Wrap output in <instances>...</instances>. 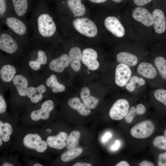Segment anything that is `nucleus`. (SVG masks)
I'll return each instance as SVG.
<instances>
[{
  "label": "nucleus",
  "instance_id": "nucleus-1",
  "mask_svg": "<svg viewBox=\"0 0 166 166\" xmlns=\"http://www.w3.org/2000/svg\"><path fill=\"white\" fill-rule=\"evenodd\" d=\"M6 152H17L48 163L51 161L50 151L38 126L18 125L11 144Z\"/></svg>",
  "mask_w": 166,
  "mask_h": 166
},
{
  "label": "nucleus",
  "instance_id": "nucleus-2",
  "mask_svg": "<svg viewBox=\"0 0 166 166\" xmlns=\"http://www.w3.org/2000/svg\"><path fill=\"white\" fill-rule=\"evenodd\" d=\"M34 4L28 20L32 30V39L45 43L61 39L57 33V24L46 0H34Z\"/></svg>",
  "mask_w": 166,
  "mask_h": 166
},
{
  "label": "nucleus",
  "instance_id": "nucleus-3",
  "mask_svg": "<svg viewBox=\"0 0 166 166\" xmlns=\"http://www.w3.org/2000/svg\"><path fill=\"white\" fill-rule=\"evenodd\" d=\"M133 33L141 43L147 47L154 45L153 19L151 10L136 6L124 13Z\"/></svg>",
  "mask_w": 166,
  "mask_h": 166
},
{
  "label": "nucleus",
  "instance_id": "nucleus-4",
  "mask_svg": "<svg viewBox=\"0 0 166 166\" xmlns=\"http://www.w3.org/2000/svg\"><path fill=\"white\" fill-rule=\"evenodd\" d=\"M104 25L107 31L114 39L119 40L120 44L132 42L142 45L124 15L121 17L115 15H108L104 20Z\"/></svg>",
  "mask_w": 166,
  "mask_h": 166
},
{
  "label": "nucleus",
  "instance_id": "nucleus-5",
  "mask_svg": "<svg viewBox=\"0 0 166 166\" xmlns=\"http://www.w3.org/2000/svg\"><path fill=\"white\" fill-rule=\"evenodd\" d=\"M54 103L51 99H48L35 109H30L20 117L22 125L26 126H37L54 121L53 112Z\"/></svg>",
  "mask_w": 166,
  "mask_h": 166
},
{
  "label": "nucleus",
  "instance_id": "nucleus-6",
  "mask_svg": "<svg viewBox=\"0 0 166 166\" xmlns=\"http://www.w3.org/2000/svg\"><path fill=\"white\" fill-rule=\"evenodd\" d=\"M149 53V50L143 45L127 42L120 44L115 57L117 62L134 68Z\"/></svg>",
  "mask_w": 166,
  "mask_h": 166
},
{
  "label": "nucleus",
  "instance_id": "nucleus-7",
  "mask_svg": "<svg viewBox=\"0 0 166 166\" xmlns=\"http://www.w3.org/2000/svg\"><path fill=\"white\" fill-rule=\"evenodd\" d=\"M19 119L16 112L0 116V151L7 150L10 146Z\"/></svg>",
  "mask_w": 166,
  "mask_h": 166
},
{
  "label": "nucleus",
  "instance_id": "nucleus-8",
  "mask_svg": "<svg viewBox=\"0 0 166 166\" xmlns=\"http://www.w3.org/2000/svg\"><path fill=\"white\" fill-rule=\"evenodd\" d=\"M134 72L144 78L150 88L166 87L149 54L134 68Z\"/></svg>",
  "mask_w": 166,
  "mask_h": 166
},
{
  "label": "nucleus",
  "instance_id": "nucleus-9",
  "mask_svg": "<svg viewBox=\"0 0 166 166\" xmlns=\"http://www.w3.org/2000/svg\"><path fill=\"white\" fill-rule=\"evenodd\" d=\"M0 23L1 26L5 25L24 45H26L30 42L31 38L29 36L30 26L28 21L18 17L12 12L5 17Z\"/></svg>",
  "mask_w": 166,
  "mask_h": 166
},
{
  "label": "nucleus",
  "instance_id": "nucleus-10",
  "mask_svg": "<svg viewBox=\"0 0 166 166\" xmlns=\"http://www.w3.org/2000/svg\"><path fill=\"white\" fill-rule=\"evenodd\" d=\"M153 19L154 45H166V10L159 5L151 10Z\"/></svg>",
  "mask_w": 166,
  "mask_h": 166
},
{
  "label": "nucleus",
  "instance_id": "nucleus-11",
  "mask_svg": "<svg viewBox=\"0 0 166 166\" xmlns=\"http://www.w3.org/2000/svg\"><path fill=\"white\" fill-rule=\"evenodd\" d=\"M149 88L146 80L134 71L124 91L126 94L136 99L142 98L148 95Z\"/></svg>",
  "mask_w": 166,
  "mask_h": 166
},
{
  "label": "nucleus",
  "instance_id": "nucleus-12",
  "mask_svg": "<svg viewBox=\"0 0 166 166\" xmlns=\"http://www.w3.org/2000/svg\"><path fill=\"white\" fill-rule=\"evenodd\" d=\"M149 55L159 74L166 85V45H153Z\"/></svg>",
  "mask_w": 166,
  "mask_h": 166
},
{
  "label": "nucleus",
  "instance_id": "nucleus-13",
  "mask_svg": "<svg viewBox=\"0 0 166 166\" xmlns=\"http://www.w3.org/2000/svg\"><path fill=\"white\" fill-rule=\"evenodd\" d=\"M136 98L126 94L116 100L111 107L109 114L113 120L120 121L124 118Z\"/></svg>",
  "mask_w": 166,
  "mask_h": 166
},
{
  "label": "nucleus",
  "instance_id": "nucleus-14",
  "mask_svg": "<svg viewBox=\"0 0 166 166\" xmlns=\"http://www.w3.org/2000/svg\"><path fill=\"white\" fill-rule=\"evenodd\" d=\"M24 45L21 41L9 30L0 29V49L9 54H14Z\"/></svg>",
  "mask_w": 166,
  "mask_h": 166
},
{
  "label": "nucleus",
  "instance_id": "nucleus-15",
  "mask_svg": "<svg viewBox=\"0 0 166 166\" xmlns=\"http://www.w3.org/2000/svg\"><path fill=\"white\" fill-rule=\"evenodd\" d=\"M56 7L60 13L71 12L74 15L80 17L86 12L85 6L81 0H56Z\"/></svg>",
  "mask_w": 166,
  "mask_h": 166
},
{
  "label": "nucleus",
  "instance_id": "nucleus-16",
  "mask_svg": "<svg viewBox=\"0 0 166 166\" xmlns=\"http://www.w3.org/2000/svg\"><path fill=\"white\" fill-rule=\"evenodd\" d=\"M134 71V68L117 62L114 65L113 75L114 86L124 91V88Z\"/></svg>",
  "mask_w": 166,
  "mask_h": 166
},
{
  "label": "nucleus",
  "instance_id": "nucleus-17",
  "mask_svg": "<svg viewBox=\"0 0 166 166\" xmlns=\"http://www.w3.org/2000/svg\"><path fill=\"white\" fill-rule=\"evenodd\" d=\"M71 24L77 32L87 37L93 38L97 34L98 29L96 25L88 18H74L72 20Z\"/></svg>",
  "mask_w": 166,
  "mask_h": 166
},
{
  "label": "nucleus",
  "instance_id": "nucleus-18",
  "mask_svg": "<svg viewBox=\"0 0 166 166\" xmlns=\"http://www.w3.org/2000/svg\"><path fill=\"white\" fill-rule=\"evenodd\" d=\"M155 129L154 123L149 120L141 121L133 126L130 129L131 136L138 139H144L151 136Z\"/></svg>",
  "mask_w": 166,
  "mask_h": 166
},
{
  "label": "nucleus",
  "instance_id": "nucleus-19",
  "mask_svg": "<svg viewBox=\"0 0 166 166\" xmlns=\"http://www.w3.org/2000/svg\"><path fill=\"white\" fill-rule=\"evenodd\" d=\"M13 13L18 17L26 20L28 14L31 11L34 0H10Z\"/></svg>",
  "mask_w": 166,
  "mask_h": 166
},
{
  "label": "nucleus",
  "instance_id": "nucleus-20",
  "mask_svg": "<svg viewBox=\"0 0 166 166\" xmlns=\"http://www.w3.org/2000/svg\"><path fill=\"white\" fill-rule=\"evenodd\" d=\"M68 135L65 131H60L55 135L45 137L50 152L53 150H62L66 148Z\"/></svg>",
  "mask_w": 166,
  "mask_h": 166
},
{
  "label": "nucleus",
  "instance_id": "nucleus-21",
  "mask_svg": "<svg viewBox=\"0 0 166 166\" xmlns=\"http://www.w3.org/2000/svg\"><path fill=\"white\" fill-rule=\"evenodd\" d=\"M97 53L95 50L91 48H87L82 52L81 61L88 69L95 70L99 68L100 65L97 60Z\"/></svg>",
  "mask_w": 166,
  "mask_h": 166
},
{
  "label": "nucleus",
  "instance_id": "nucleus-22",
  "mask_svg": "<svg viewBox=\"0 0 166 166\" xmlns=\"http://www.w3.org/2000/svg\"><path fill=\"white\" fill-rule=\"evenodd\" d=\"M148 95L156 107L166 109V87L149 88Z\"/></svg>",
  "mask_w": 166,
  "mask_h": 166
},
{
  "label": "nucleus",
  "instance_id": "nucleus-23",
  "mask_svg": "<svg viewBox=\"0 0 166 166\" xmlns=\"http://www.w3.org/2000/svg\"><path fill=\"white\" fill-rule=\"evenodd\" d=\"M69 64L68 55L64 53L52 59L49 63V67L51 70L60 73L68 66Z\"/></svg>",
  "mask_w": 166,
  "mask_h": 166
},
{
  "label": "nucleus",
  "instance_id": "nucleus-24",
  "mask_svg": "<svg viewBox=\"0 0 166 166\" xmlns=\"http://www.w3.org/2000/svg\"><path fill=\"white\" fill-rule=\"evenodd\" d=\"M45 86L40 85L36 87L30 86L27 89L26 96L30 102L33 104H38L43 100V94L46 91Z\"/></svg>",
  "mask_w": 166,
  "mask_h": 166
},
{
  "label": "nucleus",
  "instance_id": "nucleus-25",
  "mask_svg": "<svg viewBox=\"0 0 166 166\" xmlns=\"http://www.w3.org/2000/svg\"><path fill=\"white\" fill-rule=\"evenodd\" d=\"M68 55L71 68L75 71H79L81 68L82 55L81 49L77 47H72L70 49Z\"/></svg>",
  "mask_w": 166,
  "mask_h": 166
},
{
  "label": "nucleus",
  "instance_id": "nucleus-26",
  "mask_svg": "<svg viewBox=\"0 0 166 166\" xmlns=\"http://www.w3.org/2000/svg\"><path fill=\"white\" fill-rule=\"evenodd\" d=\"M69 106L71 108L77 111L81 115L86 116L91 113V110L80 99L77 97L71 98L68 101Z\"/></svg>",
  "mask_w": 166,
  "mask_h": 166
},
{
  "label": "nucleus",
  "instance_id": "nucleus-27",
  "mask_svg": "<svg viewBox=\"0 0 166 166\" xmlns=\"http://www.w3.org/2000/svg\"><path fill=\"white\" fill-rule=\"evenodd\" d=\"M80 97L83 103L90 109L95 108L99 104V99L91 96L89 89L84 87L81 89Z\"/></svg>",
  "mask_w": 166,
  "mask_h": 166
},
{
  "label": "nucleus",
  "instance_id": "nucleus-28",
  "mask_svg": "<svg viewBox=\"0 0 166 166\" xmlns=\"http://www.w3.org/2000/svg\"><path fill=\"white\" fill-rule=\"evenodd\" d=\"M18 95L22 97L26 96L28 82L27 79L21 75L15 76L12 80Z\"/></svg>",
  "mask_w": 166,
  "mask_h": 166
},
{
  "label": "nucleus",
  "instance_id": "nucleus-29",
  "mask_svg": "<svg viewBox=\"0 0 166 166\" xmlns=\"http://www.w3.org/2000/svg\"><path fill=\"white\" fill-rule=\"evenodd\" d=\"M6 153L0 158V166H20L19 154H13L12 152H5Z\"/></svg>",
  "mask_w": 166,
  "mask_h": 166
},
{
  "label": "nucleus",
  "instance_id": "nucleus-30",
  "mask_svg": "<svg viewBox=\"0 0 166 166\" xmlns=\"http://www.w3.org/2000/svg\"><path fill=\"white\" fill-rule=\"evenodd\" d=\"M16 73V70L14 66L9 64L5 65L0 69V77L3 81L8 82L13 80Z\"/></svg>",
  "mask_w": 166,
  "mask_h": 166
},
{
  "label": "nucleus",
  "instance_id": "nucleus-31",
  "mask_svg": "<svg viewBox=\"0 0 166 166\" xmlns=\"http://www.w3.org/2000/svg\"><path fill=\"white\" fill-rule=\"evenodd\" d=\"M82 151V149L80 148H75L67 149L61 154L60 159L63 162H69L79 156Z\"/></svg>",
  "mask_w": 166,
  "mask_h": 166
},
{
  "label": "nucleus",
  "instance_id": "nucleus-32",
  "mask_svg": "<svg viewBox=\"0 0 166 166\" xmlns=\"http://www.w3.org/2000/svg\"><path fill=\"white\" fill-rule=\"evenodd\" d=\"M46 84L48 87L52 88V91L54 93L63 92L65 89V85L58 81L56 76L53 74L46 80Z\"/></svg>",
  "mask_w": 166,
  "mask_h": 166
},
{
  "label": "nucleus",
  "instance_id": "nucleus-33",
  "mask_svg": "<svg viewBox=\"0 0 166 166\" xmlns=\"http://www.w3.org/2000/svg\"><path fill=\"white\" fill-rule=\"evenodd\" d=\"M81 136L80 132L77 130L71 132L68 135L66 140V148L70 149L75 148Z\"/></svg>",
  "mask_w": 166,
  "mask_h": 166
},
{
  "label": "nucleus",
  "instance_id": "nucleus-34",
  "mask_svg": "<svg viewBox=\"0 0 166 166\" xmlns=\"http://www.w3.org/2000/svg\"><path fill=\"white\" fill-rule=\"evenodd\" d=\"M13 12V8L10 0H0V19L1 22L9 13Z\"/></svg>",
  "mask_w": 166,
  "mask_h": 166
},
{
  "label": "nucleus",
  "instance_id": "nucleus-35",
  "mask_svg": "<svg viewBox=\"0 0 166 166\" xmlns=\"http://www.w3.org/2000/svg\"><path fill=\"white\" fill-rule=\"evenodd\" d=\"M153 145L159 149L166 150V136L159 135L154 138L152 142Z\"/></svg>",
  "mask_w": 166,
  "mask_h": 166
},
{
  "label": "nucleus",
  "instance_id": "nucleus-36",
  "mask_svg": "<svg viewBox=\"0 0 166 166\" xmlns=\"http://www.w3.org/2000/svg\"><path fill=\"white\" fill-rule=\"evenodd\" d=\"M135 112L136 115H142L145 114L148 109L147 105L145 103L140 102L135 104Z\"/></svg>",
  "mask_w": 166,
  "mask_h": 166
},
{
  "label": "nucleus",
  "instance_id": "nucleus-37",
  "mask_svg": "<svg viewBox=\"0 0 166 166\" xmlns=\"http://www.w3.org/2000/svg\"><path fill=\"white\" fill-rule=\"evenodd\" d=\"M29 156L23 155L22 159L26 165L31 166H44L42 164L38 161L30 158Z\"/></svg>",
  "mask_w": 166,
  "mask_h": 166
},
{
  "label": "nucleus",
  "instance_id": "nucleus-38",
  "mask_svg": "<svg viewBox=\"0 0 166 166\" xmlns=\"http://www.w3.org/2000/svg\"><path fill=\"white\" fill-rule=\"evenodd\" d=\"M136 115L135 104H133L130 107L127 114L124 117L126 123H131L133 120Z\"/></svg>",
  "mask_w": 166,
  "mask_h": 166
},
{
  "label": "nucleus",
  "instance_id": "nucleus-39",
  "mask_svg": "<svg viewBox=\"0 0 166 166\" xmlns=\"http://www.w3.org/2000/svg\"><path fill=\"white\" fill-rule=\"evenodd\" d=\"M7 105L6 101L3 97L0 95V116H3L7 114Z\"/></svg>",
  "mask_w": 166,
  "mask_h": 166
},
{
  "label": "nucleus",
  "instance_id": "nucleus-40",
  "mask_svg": "<svg viewBox=\"0 0 166 166\" xmlns=\"http://www.w3.org/2000/svg\"><path fill=\"white\" fill-rule=\"evenodd\" d=\"M157 165L166 166V152L159 154L158 158Z\"/></svg>",
  "mask_w": 166,
  "mask_h": 166
},
{
  "label": "nucleus",
  "instance_id": "nucleus-41",
  "mask_svg": "<svg viewBox=\"0 0 166 166\" xmlns=\"http://www.w3.org/2000/svg\"><path fill=\"white\" fill-rule=\"evenodd\" d=\"M136 6L144 7V6L150 3L153 0H132Z\"/></svg>",
  "mask_w": 166,
  "mask_h": 166
},
{
  "label": "nucleus",
  "instance_id": "nucleus-42",
  "mask_svg": "<svg viewBox=\"0 0 166 166\" xmlns=\"http://www.w3.org/2000/svg\"><path fill=\"white\" fill-rule=\"evenodd\" d=\"M28 64L30 67L34 71L38 70L41 67L40 64L33 60L29 61Z\"/></svg>",
  "mask_w": 166,
  "mask_h": 166
},
{
  "label": "nucleus",
  "instance_id": "nucleus-43",
  "mask_svg": "<svg viewBox=\"0 0 166 166\" xmlns=\"http://www.w3.org/2000/svg\"><path fill=\"white\" fill-rule=\"evenodd\" d=\"M121 142L119 140H116L114 143L112 145L111 149L113 151H116L118 149L120 146Z\"/></svg>",
  "mask_w": 166,
  "mask_h": 166
},
{
  "label": "nucleus",
  "instance_id": "nucleus-44",
  "mask_svg": "<svg viewBox=\"0 0 166 166\" xmlns=\"http://www.w3.org/2000/svg\"><path fill=\"white\" fill-rule=\"evenodd\" d=\"M140 166H154L155 164L152 162L147 160H144L138 164Z\"/></svg>",
  "mask_w": 166,
  "mask_h": 166
},
{
  "label": "nucleus",
  "instance_id": "nucleus-45",
  "mask_svg": "<svg viewBox=\"0 0 166 166\" xmlns=\"http://www.w3.org/2000/svg\"><path fill=\"white\" fill-rule=\"evenodd\" d=\"M112 136V134L110 132H107L103 136L102 138V141L103 142L107 141Z\"/></svg>",
  "mask_w": 166,
  "mask_h": 166
},
{
  "label": "nucleus",
  "instance_id": "nucleus-46",
  "mask_svg": "<svg viewBox=\"0 0 166 166\" xmlns=\"http://www.w3.org/2000/svg\"><path fill=\"white\" fill-rule=\"evenodd\" d=\"M116 166H129L130 164L127 161L123 160L117 163L115 165Z\"/></svg>",
  "mask_w": 166,
  "mask_h": 166
},
{
  "label": "nucleus",
  "instance_id": "nucleus-47",
  "mask_svg": "<svg viewBox=\"0 0 166 166\" xmlns=\"http://www.w3.org/2000/svg\"><path fill=\"white\" fill-rule=\"evenodd\" d=\"M73 166H92V165L89 163H86L78 162L73 164Z\"/></svg>",
  "mask_w": 166,
  "mask_h": 166
},
{
  "label": "nucleus",
  "instance_id": "nucleus-48",
  "mask_svg": "<svg viewBox=\"0 0 166 166\" xmlns=\"http://www.w3.org/2000/svg\"><path fill=\"white\" fill-rule=\"evenodd\" d=\"M90 2L94 3H102L105 2L108 0H88Z\"/></svg>",
  "mask_w": 166,
  "mask_h": 166
},
{
  "label": "nucleus",
  "instance_id": "nucleus-49",
  "mask_svg": "<svg viewBox=\"0 0 166 166\" xmlns=\"http://www.w3.org/2000/svg\"><path fill=\"white\" fill-rule=\"evenodd\" d=\"M111 2L116 4H119L122 2H123L124 0H110Z\"/></svg>",
  "mask_w": 166,
  "mask_h": 166
},
{
  "label": "nucleus",
  "instance_id": "nucleus-50",
  "mask_svg": "<svg viewBox=\"0 0 166 166\" xmlns=\"http://www.w3.org/2000/svg\"><path fill=\"white\" fill-rule=\"evenodd\" d=\"M48 3L49 2H50L52 1H55L56 0H46Z\"/></svg>",
  "mask_w": 166,
  "mask_h": 166
},
{
  "label": "nucleus",
  "instance_id": "nucleus-51",
  "mask_svg": "<svg viewBox=\"0 0 166 166\" xmlns=\"http://www.w3.org/2000/svg\"><path fill=\"white\" fill-rule=\"evenodd\" d=\"M164 134L165 135V136H166V129L164 131Z\"/></svg>",
  "mask_w": 166,
  "mask_h": 166
},
{
  "label": "nucleus",
  "instance_id": "nucleus-52",
  "mask_svg": "<svg viewBox=\"0 0 166 166\" xmlns=\"http://www.w3.org/2000/svg\"><path fill=\"white\" fill-rule=\"evenodd\" d=\"M165 9H166V7H165Z\"/></svg>",
  "mask_w": 166,
  "mask_h": 166
}]
</instances>
